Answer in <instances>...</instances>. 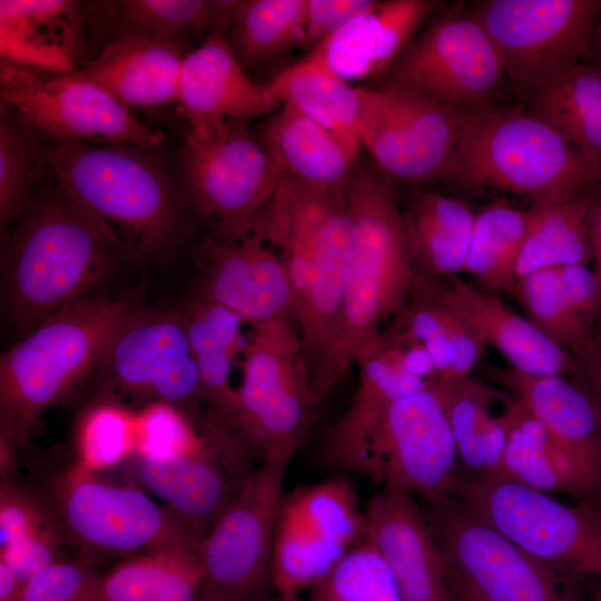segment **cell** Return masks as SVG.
Listing matches in <instances>:
<instances>
[{
  "label": "cell",
  "mask_w": 601,
  "mask_h": 601,
  "mask_svg": "<svg viewBox=\"0 0 601 601\" xmlns=\"http://www.w3.org/2000/svg\"><path fill=\"white\" fill-rule=\"evenodd\" d=\"M200 439L198 426L180 410L165 402H149L135 414V455L138 460H171L193 451Z\"/></svg>",
  "instance_id": "obj_47"
},
{
  "label": "cell",
  "mask_w": 601,
  "mask_h": 601,
  "mask_svg": "<svg viewBox=\"0 0 601 601\" xmlns=\"http://www.w3.org/2000/svg\"><path fill=\"white\" fill-rule=\"evenodd\" d=\"M197 297L229 308L256 325L292 315L294 296L286 267L267 242L254 233L237 239L206 238L198 248Z\"/></svg>",
  "instance_id": "obj_21"
},
{
  "label": "cell",
  "mask_w": 601,
  "mask_h": 601,
  "mask_svg": "<svg viewBox=\"0 0 601 601\" xmlns=\"http://www.w3.org/2000/svg\"><path fill=\"white\" fill-rule=\"evenodd\" d=\"M234 422L262 462L289 464L314 422L317 401L292 315L252 325Z\"/></svg>",
  "instance_id": "obj_6"
},
{
  "label": "cell",
  "mask_w": 601,
  "mask_h": 601,
  "mask_svg": "<svg viewBox=\"0 0 601 601\" xmlns=\"http://www.w3.org/2000/svg\"><path fill=\"white\" fill-rule=\"evenodd\" d=\"M280 105L256 136L280 175L315 188L345 189L355 162L341 142L290 105Z\"/></svg>",
  "instance_id": "obj_31"
},
{
  "label": "cell",
  "mask_w": 601,
  "mask_h": 601,
  "mask_svg": "<svg viewBox=\"0 0 601 601\" xmlns=\"http://www.w3.org/2000/svg\"><path fill=\"white\" fill-rule=\"evenodd\" d=\"M500 418L505 444L497 476L548 494H569L579 503L595 505L593 492L570 456L522 400L506 398Z\"/></svg>",
  "instance_id": "obj_29"
},
{
  "label": "cell",
  "mask_w": 601,
  "mask_h": 601,
  "mask_svg": "<svg viewBox=\"0 0 601 601\" xmlns=\"http://www.w3.org/2000/svg\"><path fill=\"white\" fill-rule=\"evenodd\" d=\"M589 189L533 201L519 258L518 279L544 268L588 265L592 250L588 227Z\"/></svg>",
  "instance_id": "obj_38"
},
{
  "label": "cell",
  "mask_w": 601,
  "mask_h": 601,
  "mask_svg": "<svg viewBox=\"0 0 601 601\" xmlns=\"http://www.w3.org/2000/svg\"><path fill=\"white\" fill-rule=\"evenodd\" d=\"M437 178L535 201L590 189L601 181V164L524 108L493 106L463 116Z\"/></svg>",
  "instance_id": "obj_4"
},
{
  "label": "cell",
  "mask_w": 601,
  "mask_h": 601,
  "mask_svg": "<svg viewBox=\"0 0 601 601\" xmlns=\"http://www.w3.org/2000/svg\"><path fill=\"white\" fill-rule=\"evenodd\" d=\"M422 509L452 588L471 601H583L581 578L529 554L451 497Z\"/></svg>",
  "instance_id": "obj_8"
},
{
  "label": "cell",
  "mask_w": 601,
  "mask_h": 601,
  "mask_svg": "<svg viewBox=\"0 0 601 601\" xmlns=\"http://www.w3.org/2000/svg\"><path fill=\"white\" fill-rule=\"evenodd\" d=\"M294 601H303V600H300V599H296V600H294Z\"/></svg>",
  "instance_id": "obj_61"
},
{
  "label": "cell",
  "mask_w": 601,
  "mask_h": 601,
  "mask_svg": "<svg viewBox=\"0 0 601 601\" xmlns=\"http://www.w3.org/2000/svg\"><path fill=\"white\" fill-rule=\"evenodd\" d=\"M499 381L544 423L601 501V403L562 375L501 371Z\"/></svg>",
  "instance_id": "obj_26"
},
{
  "label": "cell",
  "mask_w": 601,
  "mask_h": 601,
  "mask_svg": "<svg viewBox=\"0 0 601 601\" xmlns=\"http://www.w3.org/2000/svg\"><path fill=\"white\" fill-rule=\"evenodd\" d=\"M308 593V601H405L391 566L367 535Z\"/></svg>",
  "instance_id": "obj_44"
},
{
  "label": "cell",
  "mask_w": 601,
  "mask_h": 601,
  "mask_svg": "<svg viewBox=\"0 0 601 601\" xmlns=\"http://www.w3.org/2000/svg\"><path fill=\"white\" fill-rule=\"evenodd\" d=\"M347 191L356 242L332 346L312 381L318 404L354 364L381 347L382 323L406 306L417 275L391 179L378 168L355 167Z\"/></svg>",
  "instance_id": "obj_2"
},
{
  "label": "cell",
  "mask_w": 601,
  "mask_h": 601,
  "mask_svg": "<svg viewBox=\"0 0 601 601\" xmlns=\"http://www.w3.org/2000/svg\"><path fill=\"white\" fill-rule=\"evenodd\" d=\"M404 216L415 269L433 277L464 270L476 215L463 201L422 193Z\"/></svg>",
  "instance_id": "obj_34"
},
{
  "label": "cell",
  "mask_w": 601,
  "mask_h": 601,
  "mask_svg": "<svg viewBox=\"0 0 601 601\" xmlns=\"http://www.w3.org/2000/svg\"><path fill=\"white\" fill-rule=\"evenodd\" d=\"M45 152L46 150H41L37 141L35 130L12 111L6 115L2 112L0 121L1 228L21 218L31 206L32 188L40 165L45 166Z\"/></svg>",
  "instance_id": "obj_45"
},
{
  "label": "cell",
  "mask_w": 601,
  "mask_h": 601,
  "mask_svg": "<svg viewBox=\"0 0 601 601\" xmlns=\"http://www.w3.org/2000/svg\"><path fill=\"white\" fill-rule=\"evenodd\" d=\"M99 577L85 561L57 560L24 585L18 601H99Z\"/></svg>",
  "instance_id": "obj_48"
},
{
  "label": "cell",
  "mask_w": 601,
  "mask_h": 601,
  "mask_svg": "<svg viewBox=\"0 0 601 601\" xmlns=\"http://www.w3.org/2000/svg\"><path fill=\"white\" fill-rule=\"evenodd\" d=\"M92 32L108 43L145 38L180 42L208 27L223 31L231 2L209 0H120L83 3ZM105 45V46H106Z\"/></svg>",
  "instance_id": "obj_30"
},
{
  "label": "cell",
  "mask_w": 601,
  "mask_h": 601,
  "mask_svg": "<svg viewBox=\"0 0 601 601\" xmlns=\"http://www.w3.org/2000/svg\"><path fill=\"white\" fill-rule=\"evenodd\" d=\"M453 593H454V601H471L464 594H462L461 592H459V591H456L454 589H453Z\"/></svg>",
  "instance_id": "obj_60"
},
{
  "label": "cell",
  "mask_w": 601,
  "mask_h": 601,
  "mask_svg": "<svg viewBox=\"0 0 601 601\" xmlns=\"http://www.w3.org/2000/svg\"><path fill=\"white\" fill-rule=\"evenodd\" d=\"M457 459L445 411L427 384L386 407L343 470L427 501L449 497L461 472Z\"/></svg>",
  "instance_id": "obj_14"
},
{
  "label": "cell",
  "mask_w": 601,
  "mask_h": 601,
  "mask_svg": "<svg viewBox=\"0 0 601 601\" xmlns=\"http://www.w3.org/2000/svg\"><path fill=\"white\" fill-rule=\"evenodd\" d=\"M449 497L540 561L601 579V508L571 506L504 477L464 471Z\"/></svg>",
  "instance_id": "obj_7"
},
{
  "label": "cell",
  "mask_w": 601,
  "mask_h": 601,
  "mask_svg": "<svg viewBox=\"0 0 601 601\" xmlns=\"http://www.w3.org/2000/svg\"><path fill=\"white\" fill-rule=\"evenodd\" d=\"M392 346L395 362L400 372L424 380L437 377L435 365L423 344L413 343L403 346Z\"/></svg>",
  "instance_id": "obj_53"
},
{
  "label": "cell",
  "mask_w": 601,
  "mask_h": 601,
  "mask_svg": "<svg viewBox=\"0 0 601 601\" xmlns=\"http://www.w3.org/2000/svg\"><path fill=\"white\" fill-rule=\"evenodd\" d=\"M373 3L374 0H306V46L314 47Z\"/></svg>",
  "instance_id": "obj_51"
},
{
  "label": "cell",
  "mask_w": 601,
  "mask_h": 601,
  "mask_svg": "<svg viewBox=\"0 0 601 601\" xmlns=\"http://www.w3.org/2000/svg\"><path fill=\"white\" fill-rule=\"evenodd\" d=\"M181 167L193 203L227 239L247 234L280 180L274 158L240 119L189 128Z\"/></svg>",
  "instance_id": "obj_11"
},
{
  "label": "cell",
  "mask_w": 601,
  "mask_h": 601,
  "mask_svg": "<svg viewBox=\"0 0 601 601\" xmlns=\"http://www.w3.org/2000/svg\"><path fill=\"white\" fill-rule=\"evenodd\" d=\"M588 227L601 302V181L589 189Z\"/></svg>",
  "instance_id": "obj_54"
},
{
  "label": "cell",
  "mask_w": 601,
  "mask_h": 601,
  "mask_svg": "<svg viewBox=\"0 0 601 601\" xmlns=\"http://www.w3.org/2000/svg\"><path fill=\"white\" fill-rule=\"evenodd\" d=\"M362 144L391 180L436 179L457 140L463 116L422 97L361 88Z\"/></svg>",
  "instance_id": "obj_19"
},
{
  "label": "cell",
  "mask_w": 601,
  "mask_h": 601,
  "mask_svg": "<svg viewBox=\"0 0 601 601\" xmlns=\"http://www.w3.org/2000/svg\"><path fill=\"white\" fill-rule=\"evenodd\" d=\"M287 463L264 461L199 545L201 594L247 600L267 593Z\"/></svg>",
  "instance_id": "obj_17"
},
{
  "label": "cell",
  "mask_w": 601,
  "mask_h": 601,
  "mask_svg": "<svg viewBox=\"0 0 601 601\" xmlns=\"http://www.w3.org/2000/svg\"><path fill=\"white\" fill-rule=\"evenodd\" d=\"M357 365L361 370L357 391L324 445L325 462L339 470L359 449L391 403L427 388V380L398 371L391 346L382 345Z\"/></svg>",
  "instance_id": "obj_33"
},
{
  "label": "cell",
  "mask_w": 601,
  "mask_h": 601,
  "mask_svg": "<svg viewBox=\"0 0 601 601\" xmlns=\"http://www.w3.org/2000/svg\"><path fill=\"white\" fill-rule=\"evenodd\" d=\"M180 42L128 38L106 45L76 72L129 107H156L177 101L184 58Z\"/></svg>",
  "instance_id": "obj_27"
},
{
  "label": "cell",
  "mask_w": 601,
  "mask_h": 601,
  "mask_svg": "<svg viewBox=\"0 0 601 601\" xmlns=\"http://www.w3.org/2000/svg\"><path fill=\"white\" fill-rule=\"evenodd\" d=\"M364 511L366 535L391 566L405 601H454L445 561L415 496L387 484Z\"/></svg>",
  "instance_id": "obj_22"
},
{
  "label": "cell",
  "mask_w": 601,
  "mask_h": 601,
  "mask_svg": "<svg viewBox=\"0 0 601 601\" xmlns=\"http://www.w3.org/2000/svg\"><path fill=\"white\" fill-rule=\"evenodd\" d=\"M23 588L16 573L0 561V601H18Z\"/></svg>",
  "instance_id": "obj_55"
},
{
  "label": "cell",
  "mask_w": 601,
  "mask_h": 601,
  "mask_svg": "<svg viewBox=\"0 0 601 601\" xmlns=\"http://www.w3.org/2000/svg\"><path fill=\"white\" fill-rule=\"evenodd\" d=\"M230 42L243 66L257 67L306 46V0H242Z\"/></svg>",
  "instance_id": "obj_41"
},
{
  "label": "cell",
  "mask_w": 601,
  "mask_h": 601,
  "mask_svg": "<svg viewBox=\"0 0 601 601\" xmlns=\"http://www.w3.org/2000/svg\"><path fill=\"white\" fill-rule=\"evenodd\" d=\"M53 501L63 532L88 554L130 556L166 545L201 542L165 504L79 464L55 483Z\"/></svg>",
  "instance_id": "obj_13"
},
{
  "label": "cell",
  "mask_w": 601,
  "mask_h": 601,
  "mask_svg": "<svg viewBox=\"0 0 601 601\" xmlns=\"http://www.w3.org/2000/svg\"><path fill=\"white\" fill-rule=\"evenodd\" d=\"M129 298H82L43 319L1 355V437L24 445L39 418L101 362L137 309Z\"/></svg>",
  "instance_id": "obj_3"
},
{
  "label": "cell",
  "mask_w": 601,
  "mask_h": 601,
  "mask_svg": "<svg viewBox=\"0 0 601 601\" xmlns=\"http://www.w3.org/2000/svg\"><path fill=\"white\" fill-rule=\"evenodd\" d=\"M59 530L46 526L0 550L6 563L26 585L38 572L58 560Z\"/></svg>",
  "instance_id": "obj_50"
},
{
  "label": "cell",
  "mask_w": 601,
  "mask_h": 601,
  "mask_svg": "<svg viewBox=\"0 0 601 601\" xmlns=\"http://www.w3.org/2000/svg\"><path fill=\"white\" fill-rule=\"evenodd\" d=\"M101 362L122 391L168 403L197 426L208 412L183 315L137 308Z\"/></svg>",
  "instance_id": "obj_18"
},
{
  "label": "cell",
  "mask_w": 601,
  "mask_h": 601,
  "mask_svg": "<svg viewBox=\"0 0 601 601\" xmlns=\"http://www.w3.org/2000/svg\"><path fill=\"white\" fill-rule=\"evenodd\" d=\"M499 49L522 104L590 51L601 0H483L470 9Z\"/></svg>",
  "instance_id": "obj_10"
},
{
  "label": "cell",
  "mask_w": 601,
  "mask_h": 601,
  "mask_svg": "<svg viewBox=\"0 0 601 601\" xmlns=\"http://www.w3.org/2000/svg\"><path fill=\"white\" fill-rule=\"evenodd\" d=\"M1 106L36 134L57 141L156 147L160 131L141 124L129 108L98 85L1 58Z\"/></svg>",
  "instance_id": "obj_12"
},
{
  "label": "cell",
  "mask_w": 601,
  "mask_h": 601,
  "mask_svg": "<svg viewBox=\"0 0 601 601\" xmlns=\"http://www.w3.org/2000/svg\"><path fill=\"white\" fill-rule=\"evenodd\" d=\"M53 524L40 503L13 483L2 480L0 490V550Z\"/></svg>",
  "instance_id": "obj_49"
},
{
  "label": "cell",
  "mask_w": 601,
  "mask_h": 601,
  "mask_svg": "<svg viewBox=\"0 0 601 601\" xmlns=\"http://www.w3.org/2000/svg\"><path fill=\"white\" fill-rule=\"evenodd\" d=\"M583 63L601 71V16L597 24L589 55Z\"/></svg>",
  "instance_id": "obj_57"
},
{
  "label": "cell",
  "mask_w": 601,
  "mask_h": 601,
  "mask_svg": "<svg viewBox=\"0 0 601 601\" xmlns=\"http://www.w3.org/2000/svg\"><path fill=\"white\" fill-rule=\"evenodd\" d=\"M137 255L111 225L58 183L33 199L2 252L4 302L21 332L85 298Z\"/></svg>",
  "instance_id": "obj_1"
},
{
  "label": "cell",
  "mask_w": 601,
  "mask_h": 601,
  "mask_svg": "<svg viewBox=\"0 0 601 601\" xmlns=\"http://www.w3.org/2000/svg\"><path fill=\"white\" fill-rule=\"evenodd\" d=\"M365 536V511L345 479L284 493L270 564V585L279 600L299 599Z\"/></svg>",
  "instance_id": "obj_15"
},
{
  "label": "cell",
  "mask_w": 601,
  "mask_h": 601,
  "mask_svg": "<svg viewBox=\"0 0 601 601\" xmlns=\"http://www.w3.org/2000/svg\"><path fill=\"white\" fill-rule=\"evenodd\" d=\"M394 317L386 329L388 341L395 345L423 344L441 380L467 378L484 351L485 344L460 319L414 292Z\"/></svg>",
  "instance_id": "obj_39"
},
{
  "label": "cell",
  "mask_w": 601,
  "mask_h": 601,
  "mask_svg": "<svg viewBox=\"0 0 601 601\" xmlns=\"http://www.w3.org/2000/svg\"><path fill=\"white\" fill-rule=\"evenodd\" d=\"M562 290L582 319L593 329L601 317L600 294L593 270L588 265L558 267Z\"/></svg>",
  "instance_id": "obj_52"
},
{
  "label": "cell",
  "mask_w": 601,
  "mask_h": 601,
  "mask_svg": "<svg viewBox=\"0 0 601 601\" xmlns=\"http://www.w3.org/2000/svg\"><path fill=\"white\" fill-rule=\"evenodd\" d=\"M427 384L445 411L463 471L497 475L505 431L500 416H494L490 408L496 392L470 377L461 381L434 377Z\"/></svg>",
  "instance_id": "obj_35"
},
{
  "label": "cell",
  "mask_w": 601,
  "mask_h": 601,
  "mask_svg": "<svg viewBox=\"0 0 601 601\" xmlns=\"http://www.w3.org/2000/svg\"><path fill=\"white\" fill-rule=\"evenodd\" d=\"M506 82L493 40L462 6L432 18L380 76V88L412 93L460 114L495 105Z\"/></svg>",
  "instance_id": "obj_9"
},
{
  "label": "cell",
  "mask_w": 601,
  "mask_h": 601,
  "mask_svg": "<svg viewBox=\"0 0 601 601\" xmlns=\"http://www.w3.org/2000/svg\"><path fill=\"white\" fill-rule=\"evenodd\" d=\"M599 506L601 508V502H600Z\"/></svg>",
  "instance_id": "obj_62"
},
{
  "label": "cell",
  "mask_w": 601,
  "mask_h": 601,
  "mask_svg": "<svg viewBox=\"0 0 601 601\" xmlns=\"http://www.w3.org/2000/svg\"><path fill=\"white\" fill-rule=\"evenodd\" d=\"M439 7L427 0L374 1L324 38L296 66L349 81L381 76Z\"/></svg>",
  "instance_id": "obj_24"
},
{
  "label": "cell",
  "mask_w": 601,
  "mask_h": 601,
  "mask_svg": "<svg viewBox=\"0 0 601 601\" xmlns=\"http://www.w3.org/2000/svg\"><path fill=\"white\" fill-rule=\"evenodd\" d=\"M583 362L592 386L601 396V344H598L594 354Z\"/></svg>",
  "instance_id": "obj_56"
},
{
  "label": "cell",
  "mask_w": 601,
  "mask_h": 601,
  "mask_svg": "<svg viewBox=\"0 0 601 601\" xmlns=\"http://www.w3.org/2000/svg\"><path fill=\"white\" fill-rule=\"evenodd\" d=\"M524 110L601 164V71L579 63L538 91Z\"/></svg>",
  "instance_id": "obj_40"
},
{
  "label": "cell",
  "mask_w": 601,
  "mask_h": 601,
  "mask_svg": "<svg viewBox=\"0 0 601 601\" xmlns=\"http://www.w3.org/2000/svg\"><path fill=\"white\" fill-rule=\"evenodd\" d=\"M590 601H601V579H592Z\"/></svg>",
  "instance_id": "obj_59"
},
{
  "label": "cell",
  "mask_w": 601,
  "mask_h": 601,
  "mask_svg": "<svg viewBox=\"0 0 601 601\" xmlns=\"http://www.w3.org/2000/svg\"><path fill=\"white\" fill-rule=\"evenodd\" d=\"M209 413L234 420L237 390L230 384L231 362L242 351L239 315L214 302L195 298L183 314Z\"/></svg>",
  "instance_id": "obj_36"
},
{
  "label": "cell",
  "mask_w": 601,
  "mask_h": 601,
  "mask_svg": "<svg viewBox=\"0 0 601 601\" xmlns=\"http://www.w3.org/2000/svg\"><path fill=\"white\" fill-rule=\"evenodd\" d=\"M150 147L57 144L45 166L137 254L170 249L183 231L184 209L169 175Z\"/></svg>",
  "instance_id": "obj_5"
},
{
  "label": "cell",
  "mask_w": 601,
  "mask_h": 601,
  "mask_svg": "<svg viewBox=\"0 0 601 601\" xmlns=\"http://www.w3.org/2000/svg\"><path fill=\"white\" fill-rule=\"evenodd\" d=\"M198 601H270V599L267 593L262 597H258L255 599H247V600H237V599H229V598H224V597L200 594Z\"/></svg>",
  "instance_id": "obj_58"
},
{
  "label": "cell",
  "mask_w": 601,
  "mask_h": 601,
  "mask_svg": "<svg viewBox=\"0 0 601 601\" xmlns=\"http://www.w3.org/2000/svg\"><path fill=\"white\" fill-rule=\"evenodd\" d=\"M514 295L526 309L530 322L560 346L583 361L598 347L593 329L564 295L556 268H544L516 280Z\"/></svg>",
  "instance_id": "obj_43"
},
{
  "label": "cell",
  "mask_w": 601,
  "mask_h": 601,
  "mask_svg": "<svg viewBox=\"0 0 601 601\" xmlns=\"http://www.w3.org/2000/svg\"><path fill=\"white\" fill-rule=\"evenodd\" d=\"M528 218V210L505 204H493L476 215L463 272L486 288L514 295Z\"/></svg>",
  "instance_id": "obj_42"
},
{
  "label": "cell",
  "mask_w": 601,
  "mask_h": 601,
  "mask_svg": "<svg viewBox=\"0 0 601 601\" xmlns=\"http://www.w3.org/2000/svg\"><path fill=\"white\" fill-rule=\"evenodd\" d=\"M412 292L449 311L513 368L531 375H561L574 367L566 351L493 295L459 279L442 283L417 273Z\"/></svg>",
  "instance_id": "obj_23"
},
{
  "label": "cell",
  "mask_w": 601,
  "mask_h": 601,
  "mask_svg": "<svg viewBox=\"0 0 601 601\" xmlns=\"http://www.w3.org/2000/svg\"><path fill=\"white\" fill-rule=\"evenodd\" d=\"M200 544L127 556L99 577V601H198L206 582Z\"/></svg>",
  "instance_id": "obj_32"
},
{
  "label": "cell",
  "mask_w": 601,
  "mask_h": 601,
  "mask_svg": "<svg viewBox=\"0 0 601 601\" xmlns=\"http://www.w3.org/2000/svg\"><path fill=\"white\" fill-rule=\"evenodd\" d=\"M83 4L70 0H1V58L52 72L75 71Z\"/></svg>",
  "instance_id": "obj_28"
},
{
  "label": "cell",
  "mask_w": 601,
  "mask_h": 601,
  "mask_svg": "<svg viewBox=\"0 0 601 601\" xmlns=\"http://www.w3.org/2000/svg\"><path fill=\"white\" fill-rule=\"evenodd\" d=\"M189 453L138 460V475L201 540L229 509L262 463L235 422L208 414Z\"/></svg>",
  "instance_id": "obj_16"
},
{
  "label": "cell",
  "mask_w": 601,
  "mask_h": 601,
  "mask_svg": "<svg viewBox=\"0 0 601 601\" xmlns=\"http://www.w3.org/2000/svg\"><path fill=\"white\" fill-rule=\"evenodd\" d=\"M279 104H288L328 131L356 162L362 144L363 100L359 87L332 75L287 68L268 83Z\"/></svg>",
  "instance_id": "obj_37"
},
{
  "label": "cell",
  "mask_w": 601,
  "mask_h": 601,
  "mask_svg": "<svg viewBox=\"0 0 601 601\" xmlns=\"http://www.w3.org/2000/svg\"><path fill=\"white\" fill-rule=\"evenodd\" d=\"M347 188L319 189L314 199L308 280L294 311L311 382L329 353L355 249Z\"/></svg>",
  "instance_id": "obj_20"
},
{
  "label": "cell",
  "mask_w": 601,
  "mask_h": 601,
  "mask_svg": "<svg viewBox=\"0 0 601 601\" xmlns=\"http://www.w3.org/2000/svg\"><path fill=\"white\" fill-rule=\"evenodd\" d=\"M76 451L80 466L98 472L135 454V414L112 404L89 408L79 422Z\"/></svg>",
  "instance_id": "obj_46"
},
{
  "label": "cell",
  "mask_w": 601,
  "mask_h": 601,
  "mask_svg": "<svg viewBox=\"0 0 601 601\" xmlns=\"http://www.w3.org/2000/svg\"><path fill=\"white\" fill-rule=\"evenodd\" d=\"M177 101L189 128L221 120H247L280 105L268 85H258L246 75L219 31L185 56Z\"/></svg>",
  "instance_id": "obj_25"
}]
</instances>
